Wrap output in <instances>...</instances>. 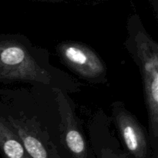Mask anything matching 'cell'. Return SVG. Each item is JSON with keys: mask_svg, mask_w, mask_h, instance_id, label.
<instances>
[{"mask_svg": "<svg viewBox=\"0 0 158 158\" xmlns=\"http://www.w3.org/2000/svg\"><path fill=\"white\" fill-rule=\"evenodd\" d=\"M61 63L82 80L92 84L107 83V67L100 54L85 43L64 40L56 46Z\"/></svg>", "mask_w": 158, "mask_h": 158, "instance_id": "277c9868", "label": "cell"}, {"mask_svg": "<svg viewBox=\"0 0 158 158\" xmlns=\"http://www.w3.org/2000/svg\"><path fill=\"white\" fill-rule=\"evenodd\" d=\"M87 130L95 158H130L112 129L110 117L103 110L99 109L94 113Z\"/></svg>", "mask_w": 158, "mask_h": 158, "instance_id": "52a82bcc", "label": "cell"}, {"mask_svg": "<svg viewBox=\"0 0 158 158\" xmlns=\"http://www.w3.org/2000/svg\"><path fill=\"white\" fill-rule=\"evenodd\" d=\"M111 122L117 138L130 158H158L154 151L148 128L138 120L121 101L111 104Z\"/></svg>", "mask_w": 158, "mask_h": 158, "instance_id": "5b68a950", "label": "cell"}, {"mask_svg": "<svg viewBox=\"0 0 158 158\" xmlns=\"http://www.w3.org/2000/svg\"><path fill=\"white\" fill-rule=\"evenodd\" d=\"M0 113L31 158H65L55 89L29 86L6 89Z\"/></svg>", "mask_w": 158, "mask_h": 158, "instance_id": "6da1fadb", "label": "cell"}, {"mask_svg": "<svg viewBox=\"0 0 158 158\" xmlns=\"http://www.w3.org/2000/svg\"><path fill=\"white\" fill-rule=\"evenodd\" d=\"M60 116L61 140L65 158H95L77 107L69 94L55 89Z\"/></svg>", "mask_w": 158, "mask_h": 158, "instance_id": "8992f818", "label": "cell"}, {"mask_svg": "<svg viewBox=\"0 0 158 158\" xmlns=\"http://www.w3.org/2000/svg\"><path fill=\"white\" fill-rule=\"evenodd\" d=\"M124 47L141 77L151 145L158 153V43L148 33L137 13L128 17Z\"/></svg>", "mask_w": 158, "mask_h": 158, "instance_id": "3957f363", "label": "cell"}, {"mask_svg": "<svg viewBox=\"0 0 158 158\" xmlns=\"http://www.w3.org/2000/svg\"><path fill=\"white\" fill-rule=\"evenodd\" d=\"M0 154L2 158H31L1 113Z\"/></svg>", "mask_w": 158, "mask_h": 158, "instance_id": "ba28073f", "label": "cell"}, {"mask_svg": "<svg viewBox=\"0 0 158 158\" xmlns=\"http://www.w3.org/2000/svg\"><path fill=\"white\" fill-rule=\"evenodd\" d=\"M0 81L57 89L66 94L81 90L74 77L51 64L45 48L22 34L0 35Z\"/></svg>", "mask_w": 158, "mask_h": 158, "instance_id": "7a4b0ae2", "label": "cell"}]
</instances>
